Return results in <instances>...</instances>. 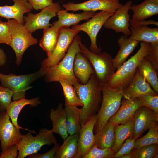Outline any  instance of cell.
Segmentation results:
<instances>
[{
	"label": "cell",
	"mask_w": 158,
	"mask_h": 158,
	"mask_svg": "<svg viewBox=\"0 0 158 158\" xmlns=\"http://www.w3.org/2000/svg\"><path fill=\"white\" fill-rule=\"evenodd\" d=\"M81 39L78 34L74 37L67 53L57 64L49 68L44 75V80L47 83L66 80L73 86L79 82L75 78L73 70L75 56L80 51V46Z\"/></svg>",
	"instance_id": "obj_2"
},
{
	"label": "cell",
	"mask_w": 158,
	"mask_h": 158,
	"mask_svg": "<svg viewBox=\"0 0 158 158\" xmlns=\"http://www.w3.org/2000/svg\"><path fill=\"white\" fill-rule=\"evenodd\" d=\"M60 29L53 25L44 29L43 35L40 41L39 45L46 52L47 56L51 55L56 45Z\"/></svg>",
	"instance_id": "obj_28"
},
{
	"label": "cell",
	"mask_w": 158,
	"mask_h": 158,
	"mask_svg": "<svg viewBox=\"0 0 158 158\" xmlns=\"http://www.w3.org/2000/svg\"><path fill=\"white\" fill-rule=\"evenodd\" d=\"M142 106L141 100L139 98L132 99H123L116 112L108 121L114 125L123 124L133 118L136 110Z\"/></svg>",
	"instance_id": "obj_17"
},
{
	"label": "cell",
	"mask_w": 158,
	"mask_h": 158,
	"mask_svg": "<svg viewBox=\"0 0 158 158\" xmlns=\"http://www.w3.org/2000/svg\"><path fill=\"white\" fill-rule=\"evenodd\" d=\"M9 26L11 37L9 45L13 50L16 56V63L20 65L23 54L30 46L37 44L38 41L34 37L32 33L22 24L14 19H8L6 22Z\"/></svg>",
	"instance_id": "obj_5"
},
{
	"label": "cell",
	"mask_w": 158,
	"mask_h": 158,
	"mask_svg": "<svg viewBox=\"0 0 158 158\" xmlns=\"http://www.w3.org/2000/svg\"><path fill=\"white\" fill-rule=\"evenodd\" d=\"M59 82L61 85L65 98V105L66 106H83L78 96L73 85L67 81L60 80Z\"/></svg>",
	"instance_id": "obj_33"
},
{
	"label": "cell",
	"mask_w": 158,
	"mask_h": 158,
	"mask_svg": "<svg viewBox=\"0 0 158 158\" xmlns=\"http://www.w3.org/2000/svg\"><path fill=\"white\" fill-rule=\"evenodd\" d=\"M149 44V43L141 42L137 52L117 69L107 83L109 89L123 90L128 86L134 76L139 63L147 53Z\"/></svg>",
	"instance_id": "obj_3"
},
{
	"label": "cell",
	"mask_w": 158,
	"mask_h": 158,
	"mask_svg": "<svg viewBox=\"0 0 158 158\" xmlns=\"http://www.w3.org/2000/svg\"><path fill=\"white\" fill-rule=\"evenodd\" d=\"M47 70L41 67L37 71L32 73L20 75L10 73L5 75L0 73L1 86L8 88L13 92V101L25 98L26 91L32 87L30 85L35 81L44 76Z\"/></svg>",
	"instance_id": "obj_4"
},
{
	"label": "cell",
	"mask_w": 158,
	"mask_h": 158,
	"mask_svg": "<svg viewBox=\"0 0 158 158\" xmlns=\"http://www.w3.org/2000/svg\"><path fill=\"white\" fill-rule=\"evenodd\" d=\"M130 26L138 25H154L157 27H158V22L153 20H145L136 21L132 20L130 19Z\"/></svg>",
	"instance_id": "obj_45"
},
{
	"label": "cell",
	"mask_w": 158,
	"mask_h": 158,
	"mask_svg": "<svg viewBox=\"0 0 158 158\" xmlns=\"http://www.w3.org/2000/svg\"><path fill=\"white\" fill-rule=\"evenodd\" d=\"M114 13L100 11L95 13L91 19L86 22L72 26L71 28L86 33L90 40L89 50L93 53L99 54L101 52L102 49L100 47H98L97 44V35L107 20Z\"/></svg>",
	"instance_id": "obj_10"
},
{
	"label": "cell",
	"mask_w": 158,
	"mask_h": 158,
	"mask_svg": "<svg viewBox=\"0 0 158 158\" xmlns=\"http://www.w3.org/2000/svg\"><path fill=\"white\" fill-rule=\"evenodd\" d=\"M41 102L39 97L30 99L24 98L12 102L6 111L12 122L17 129L25 130L35 134L36 133L35 131H31L27 128H24L20 126L18 123V118L20 112L24 107L29 105L32 107H35L40 104Z\"/></svg>",
	"instance_id": "obj_24"
},
{
	"label": "cell",
	"mask_w": 158,
	"mask_h": 158,
	"mask_svg": "<svg viewBox=\"0 0 158 158\" xmlns=\"http://www.w3.org/2000/svg\"><path fill=\"white\" fill-rule=\"evenodd\" d=\"M131 34L129 37L140 42L158 44V28H150L148 25L130 26Z\"/></svg>",
	"instance_id": "obj_25"
},
{
	"label": "cell",
	"mask_w": 158,
	"mask_h": 158,
	"mask_svg": "<svg viewBox=\"0 0 158 158\" xmlns=\"http://www.w3.org/2000/svg\"><path fill=\"white\" fill-rule=\"evenodd\" d=\"M133 12L132 20L136 21L144 20L158 14V4L145 0L137 5H132L130 9Z\"/></svg>",
	"instance_id": "obj_27"
},
{
	"label": "cell",
	"mask_w": 158,
	"mask_h": 158,
	"mask_svg": "<svg viewBox=\"0 0 158 158\" xmlns=\"http://www.w3.org/2000/svg\"><path fill=\"white\" fill-rule=\"evenodd\" d=\"M18 151L16 144L13 145L1 152L0 158H15L18 156Z\"/></svg>",
	"instance_id": "obj_44"
},
{
	"label": "cell",
	"mask_w": 158,
	"mask_h": 158,
	"mask_svg": "<svg viewBox=\"0 0 158 158\" xmlns=\"http://www.w3.org/2000/svg\"><path fill=\"white\" fill-rule=\"evenodd\" d=\"M115 125L108 121L95 135L94 145L100 149L112 148L115 140Z\"/></svg>",
	"instance_id": "obj_26"
},
{
	"label": "cell",
	"mask_w": 158,
	"mask_h": 158,
	"mask_svg": "<svg viewBox=\"0 0 158 158\" xmlns=\"http://www.w3.org/2000/svg\"><path fill=\"white\" fill-rule=\"evenodd\" d=\"M73 86L83 104L81 108V127L99 109L102 100V85L94 73L86 84H83L79 82Z\"/></svg>",
	"instance_id": "obj_1"
},
{
	"label": "cell",
	"mask_w": 158,
	"mask_h": 158,
	"mask_svg": "<svg viewBox=\"0 0 158 158\" xmlns=\"http://www.w3.org/2000/svg\"><path fill=\"white\" fill-rule=\"evenodd\" d=\"M132 151L130 152L127 154L121 156L120 157V158H131L132 154Z\"/></svg>",
	"instance_id": "obj_47"
},
{
	"label": "cell",
	"mask_w": 158,
	"mask_h": 158,
	"mask_svg": "<svg viewBox=\"0 0 158 158\" xmlns=\"http://www.w3.org/2000/svg\"><path fill=\"white\" fill-rule=\"evenodd\" d=\"M73 70L75 77L81 84H86L95 71L88 59L80 52L74 59Z\"/></svg>",
	"instance_id": "obj_20"
},
{
	"label": "cell",
	"mask_w": 158,
	"mask_h": 158,
	"mask_svg": "<svg viewBox=\"0 0 158 158\" xmlns=\"http://www.w3.org/2000/svg\"><path fill=\"white\" fill-rule=\"evenodd\" d=\"M145 57L150 61L154 69L158 72V44L149 43L147 53Z\"/></svg>",
	"instance_id": "obj_39"
},
{
	"label": "cell",
	"mask_w": 158,
	"mask_h": 158,
	"mask_svg": "<svg viewBox=\"0 0 158 158\" xmlns=\"http://www.w3.org/2000/svg\"><path fill=\"white\" fill-rule=\"evenodd\" d=\"M62 9L59 3L57 2L43 8L37 13L29 12L27 16H24V26L32 33L37 30L52 26L53 25L49 23L50 20Z\"/></svg>",
	"instance_id": "obj_11"
},
{
	"label": "cell",
	"mask_w": 158,
	"mask_h": 158,
	"mask_svg": "<svg viewBox=\"0 0 158 158\" xmlns=\"http://www.w3.org/2000/svg\"><path fill=\"white\" fill-rule=\"evenodd\" d=\"M97 114L92 116L81 127L78 142V153L76 158H83L94 145L93 130L97 120Z\"/></svg>",
	"instance_id": "obj_16"
},
{
	"label": "cell",
	"mask_w": 158,
	"mask_h": 158,
	"mask_svg": "<svg viewBox=\"0 0 158 158\" xmlns=\"http://www.w3.org/2000/svg\"><path fill=\"white\" fill-rule=\"evenodd\" d=\"M14 4L0 6V17L8 19H13L24 24V14L30 12L33 9L27 0H12Z\"/></svg>",
	"instance_id": "obj_19"
},
{
	"label": "cell",
	"mask_w": 158,
	"mask_h": 158,
	"mask_svg": "<svg viewBox=\"0 0 158 158\" xmlns=\"http://www.w3.org/2000/svg\"><path fill=\"white\" fill-rule=\"evenodd\" d=\"M135 139L130 136L124 141L119 150L112 158H120L121 156L130 152L133 149Z\"/></svg>",
	"instance_id": "obj_40"
},
{
	"label": "cell",
	"mask_w": 158,
	"mask_h": 158,
	"mask_svg": "<svg viewBox=\"0 0 158 158\" xmlns=\"http://www.w3.org/2000/svg\"><path fill=\"white\" fill-rule=\"evenodd\" d=\"M33 9L38 10L52 4L53 0H27Z\"/></svg>",
	"instance_id": "obj_43"
},
{
	"label": "cell",
	"mask_w": 158,
	"mask_h": 158,
	"mask_svg": "<svg viewBox=\"0 0 158 158\" xmlns=\"http://www.w3.org/2000/svg\"><path fill=\"white\" fill-rule=\"evenodd\" d=\"M123 5L120 0H88L78 3L69 2L62 6L67 11L73 12L79 10L95 12L99 10L114 13Z\"/></svg>",
	"instance_id": "obj_13"
},
{
	"label": "cell",
	"mask_w": 158,
	"mask_h": 158,
	"mask_svg": "<svg viewBox=\"0 0 158 158\" xmlns=\"http://www.w3.org/2000/svg\"><path fill=\"white\" fill-rule=\"evenodd\" d=\"M132 4L131 0L128 1L118 9L114 14L107 20L103 26L105 28L114 30L116 33H122L127 37L130 36V15L128 13Z\"/></svg>",
	"instance_id": "obj_12"
},
{
	"label": "cell",
	"mask_w": 158,
	"mask_h": 158,
	"mask_svg": "<svg viewBox=\"0 0 158 158\" xmlns=\"http://www.w3.org/2000/svg\"><path fill=\"white\" fill-rule=\"evenodd\" d=\"M123 97L126 99H132L146 95H158L137 70L131 83L123 90Z\"/></svg>",
	"instance_id": "obj_18"
},
{
	"label": "cell",
	"mask_w": 158,
	"mask_h": 158,
	"mask_svg": "<svg viewBox=\"0 0 158 158\" xmlns=\"http://www.w3.org/2000/svg\"><path fill=\"white\" fill-rule=\"evenodd\" d=\"M115 154L111 148L100 149L94 145L83 158H112Z\"/></svg>",
	"instance_id": "obj_36"
},
{
	"label": "cell",
	"mask_w": 158,
	"mask_h": 158,
	"mask_svg": "<svg viewBox=\"0 0 158 158\" xmlns=\"http://www.w3.org/2000/svg\"><path fill=\"white\" fill-rule=\"evenodd\" d=\"M152 3L158 4V0H147Z\"/></svg>",
	"instance_id": "obj_48"
},
{
	"label": "cell",
	"mask_w": 158,
	"mask_h": 158,
	"mask_svg": "<svg viewBox=\"0 0 158 158\" xmlns=\"http://www.w3.org/2000/svg\"><path fill=\"white\" fill-rule=\"evenodd\" d=\"M102 99L98 113L97 118L94 126L95 133L99 131L110 118L118 111L123 97V90H110L107 85L102 86Z\"/></svg>",
	"instance_id": "obj_6"
},
{
	"label": "cell",
	"mask_w": 158,
	"mask_h": 158,
	"mask_svg": "<svg viewBox=\"0 0 158 158\" xmlns=\"http://www.w3.org/2000/svg\"><path fill=\"white\" fill-rule=\"evenodd\" d=\"M158 143V124L149 129L148 133L140 138L135 140L133 149L152 144Z\"/></svg>",
	"instance_id": "obj_35"
},
{
	"label": "cell",
	"mask_w": 158,
	"mask_h": 158,
	"mask_svg": "<svg viewBox=\"0 0 158 158\" xmlns=\"http://www.w3.org/2000/svg\"><path fill=\"white\" fill-rule=\"evenodd\" d=\"M53 148L47 152L43 154H40L37 153L29 155L30 158H55V155L58 149L59 144L57 143L54 144Z\"/></svg>",
	"instance_id": "obj_42"
},
{
	"label": "cell",
	"mask_w": 158,
	"mask_h": 158,
	"mask_svg": "<svg viewBox=\"0 0 158 158\" xmlns=\"http://www.w3.org/2000/svg\"><path fill=\"white\" fill-rule=\"evenodd\" d=\"M66 114L67 130L70 135L79 132L81 128V108L77 106H65Z\"/></svg>",
	"instance_id": "obj_32"
},
{
	"label": "cell",
	"mask_w": 158,
	"mask_h": 158,
	"mask_svg": "<svg viewBox=\"0 0 158 158\" xmlns=\"http://www.w3.org/2000/svg\"><path fill=\"white\" fill-rule=\"evenodd\" d=\"M10 118L6 111H0V141L2 152L17 144L23 136Z\"/></svg>",
	"instance_id": "obj_14"
},
{
	"label": "cell",
	"mask_w": 158,
	"mask_h": 158,
	"mask_svg": "<svg viewBox=\"0 0 158 158\" xmlns=\"http://www.w3.org/2000/svg\"><path fill=\"white\" fill-rule=\"evenodd\" d=\"M133 138L136 139L145 131L157 124L158 113L145 106H141L135 111L133 117Z\"/></svg>",
	"instance_id": "obj_15"
},
{
	"label": "cell",
	"mask_w": 158,
	"mask_h": 158,
	"mask_svg": "<svg viewBox=\"0 0 158 158\" xmlns=\"http://www.w3.org/2000/svg\"><path fill=\"white\" fill-rule=\"evenodd\" d=\"M80 32L69 28H61L56 45L51 55L41 62L42 67L47 71L58 64L66 55L75 36Z\"/></svg>",
	"instance_id": "obj_9"
},
{
	"label": "cell",
	"mask_w": 158,
	"mask_h": 158,
	"mask_svg": "<svg viewBox=\"0 0 158 158\" xmlns=\"http://www.w3.org/2000/svg\"><path fill=\"white\" fill-rule=\"evenodd\" d=\"M141 101L142 106L147 107L158 113V95H145L138 97Z\"/></svg>",
	"instance_id": "obj_38"
},
{
	"label": "cell",
	"mask_w": 158,
	"mask_h": 158,
	"mask_svg": "<svg viewBox=\"0 0 158 158\" xmlns=\"http://www.w3.org/2000/svg\"><path fill=\"white\" fill-rule=\"evenodd\" d=\"M139 73L150 85L158 94V78L157 72L154 69L150 61L145 57L140 61L137 68Z\"/></svg>",
	"instance_id": "obj_29"
},
{
	"label": "cell",
	"mask_w": 158,
	"mask_h": 158,
	"mask_svg": "<svg viewBox=\"0 0 158 158\" xmlns=\"http://www.w3.org/2000/svg\"><path fill=\"white\" fill-rule=\"evenodd\" d=\"M13 92L10 89L0 85V107L6 111L12 102Z\"/></svg>",
	"instance_id": "obj_37"
},
{
	"label": "cell",
	"mask_w": 158,
	"mask_h": 158,
	"mask_svg": "<svg viewBox=\"0 0 158 158\" xmlns=\"http://www.w3.org/2000/svg\"><path fill=\"white\" fill-rule=\"evenodd\" d=\"M80 48L81 53L92 65L96 77L102 85H107L116 70L111 55L105 52L99 54L93 53L82 43L80 45Z\"/></svg>",
	"instance_id": "obj_8"
},
{
	"label": "cell",
	"mask_w": 158,
	"mask_h": 158,
	"mask_svg": "<svg viewBox=\"0 0 158 158\" xmlns=\"http://www.w3.org/2000/svg\"><path fill=\"white\" fill-rule=\"evenodd\" d=\"M11 41L10 29L6 22L2 21L0 18V44L9 45Z\"/></svg>",
	"instance_id": "obj_41"
},
{
	"label": "cell",
	"mask_w": 158,
	"mask_h": 158,
	"mask_svg": "<svg viewBox=\"0 0 158 158\" xmlns=\"http://www.w3.org/2000/svg\"><path fill=\"white\" fill-rule=\"evenodd\" d=\"M93 11H84L80 13H71L66 10L62 9L57 13L58 20L53 23V25L60 28H69L78 25L83 20H88L95 14Z\"/></svg>",
	"instance_id": "obj_21"
},
{
	"label": "cell",
	"mask_w": 158,
	"mask_h": 158,
	"mask_svg": "<svg viewBox=\"0 0 158 158\" xmlns=\"http://www.w3.org/2000/svg\"><path fill=\"white\" fill-rule=\"evenodd\" d=\"M79 132L69 135L59 146L55 158H76L78 153V142Z\"/></svg>",
	"instance_id": "obj_30"
},
{
	"label": "cell",
	"mask_w": 158,
	"mask_h": 158,
	"mask_svg": "<svg viewBox=\"0 0 158 158\" xmlns=\"http://www.w3.org/2000/svg\"><path fill=\"white\" fill-rule=\"evenodd\" d=\"M7 61V56L4 50L0 48V66L5 64Z\"/></svg>",
	"instance_id": "obj_46"
},
{
	"label": "cell",
	"mask_w": 158,
	"mask_h": 158,
	"mask_svg": "<svg viewBox=\"0 0 158 158\" xmlns=\"http://www.w3.org/2000/svg\"><path fill=\"white\" fill-rule=\"evenodd\" d=\"M29 132L23 137L16 144L18 150V158H24L27 156L37 153L43 146H49L57 143V140L51 130L42 128L38 134L33 136Z\"/></svg>",
	"instance_id": "obj_7"
},
{
	"label": "cell",
	"mask_w": 158,
	"mask_h": 158,
	"mask_svg": "<svg viewBox=\"0 0 158 158\" xmlns=\"http://www.w3.org/2000/svg\"><path fill=\"white\" fill-rule=\"evenodd\" d=\"M158 152V144L147 145L133 149L131 158H155Z\"/></svg>",
	"instance_id": "obj_34"
},
{
	"label": "cell",
	"mask_w": 158,
	"mask_h": 158,
	"mask_svg": "<svg viewBox=\"0 0 158 158\" xmlns=\"http://www.w3.org/2000/svg\"><path fill=\"white\" fill-rule=\"evenodd\" d=\"M3 111L2 109L0 107V111Z\"/></svg>",
	"instance_id": "obj_49"
},
{
	"label": "cell",
	"mask_w": 158,
	"mask_h": 158,
	"mask_svg": "<svg viewBox=\"0 0 158 158\" xmlns=\"http://www.w3.org/2000/svg\"><path fill=\"white\" fill-rule=\"evenodd\" d=\"M133 119L123 124H116L114 127L115 140L111 149L116 153L126 139L132 136L133 133Z\"/></svg>",
	"instance_id": "obj_31"
},
{
	"label": "cell",
	"mask_w": 158,
	"mask_h": 158,
	"mask_svg": "<svg viewBox=\"0 0 158 158\" xmlns=\"http://www.w3.org/2000/svg\"><path fill=\"white\" fill-rule=\"evenodd\" d=\"M117 42L120 49L115 57L112 59L115 69L120 67L126 61L140 42L123 35L118 38Z\"/></svg>",
	"instance_id": "obj_23"
},
{
	"label": "cell",
	"mask_w": 158,
	"mask_h": 158,
	"mask_svg": "<svg viewBox=\"0 0 158 158\" xmlns=\"http://www.w3.org/2000/svg\"><path fill=\"white\" fill-rule=\"evenodd\" d=\"M50 117L52 122L53 128L51 131L59 134L65 140L68 136L66 119V114L61 103L58 105L55 110H50Z\"/></svg>",
	"instance_id": "obj_22"
}]
</instances>
